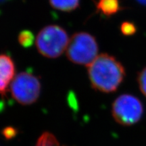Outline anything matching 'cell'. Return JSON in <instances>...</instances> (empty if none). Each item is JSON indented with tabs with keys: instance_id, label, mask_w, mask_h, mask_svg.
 <instances>
[{
	"instance_id": "5bb4252c",
	"label": "cell",
	"mask_w": 146,
	"mask_h": 146,
	"mask_svg": "<svg viewBox=\"0 0 146 146\" xmlns=\"http://www.w3.org/2000/svg\"><path fill=\"white\" fill-rule=\"evenodd\" d=\"M6 0H0V2H1V1H5Z\"/></svg>"
},
{
	"instance_id": "7a4b0ae2",
	"label": "cell",
	"mask_w": 146,
	"mask_h": 146,
	"mask_svg": "<svg viewBox=\"0 0 146 146\" xmlns=\"http://www.w3.org/2000/svg\"><path fill=\"white\" fill-rule=\"evenodd\" d=\"M67 32L62 27L51 25L43 27L35 39L38 52L45 58L54 59L66 50L69 43Z\"/></svg>"
},
{
	"instance_id": "ba28073f",
	"label": "cell",
	"mask_w": 146,
	"mask_h": 146,
	"mask_svg": "<svg viewBox=\"0 0 146 146\" xmlns=\"http://www.w3.org/2000/svg\"><path fill=\"white\" fill-rule=\"evenodd\" d=\"M49 1L55 10L65 12H72L80 5V0H49Z\"/></svg>"
},
{
	"instance_id": "3957f363",
	"label": "cell",
	"mask_w": 146,
	"mask_h": 146,
	"mask_svg": "<svg viewBox=\"0 0 146 146\" xmlns=\"http://www.w3.org/2000/svg\"><path fill=\"white\" fill-rule=\"evenodd\" d=\"M99 47L96 37L89 33H74L69 40L67 58L78 65L89 66L98 56Z\"/></svg>"
},
{
	"instance_id": "30bf717a",
	"label": "cell",
	"mask_w": 146,
	"mask_h": 146,
	"mask_svg": "<svg viewBox=\"0 0 146 146\" xmlns=\"http://www.w3.org/2000/svg\"><path fill=\"white\" fill-rule=\"evenodd\" d=\"M18 41L22 47L29 48L32 46L35 41L34 35L29 30L22 31L18 36Z\"/></svg>"
},
{
	"instance_id": "52a82bcc",
	"label": "cell",
	"mask_w": 146,
	"mask_h": 146,
	"mask_svg": "<svg viewBox=\"0 0 146 146\" xmlns=\"http://www.w3.org/2000/svg\"><path fill=\"white\" fill-rule=\"evenodd\" d=\"M96 8L98 12L104 16L110 17L120 10L119 0H98Z\"/></svg>"
},
{
	"instance_id": "9c48e42d",
	"label": "cell",
	"mask_w": 146,
	"mask_h": 146,
	"mask_svg": "<svg viewBox=\"0 0 146 146\" xmlns=\"http://www.w3.org/2000/svg\"><path fill=\"white\" fill-rule=\"evenodd\" d=\"M35 146H60V143L54 135L45 132L39 137Z\"/></svg>"
},
{
	"instance_id": "277c9868",
	"label": "cell",
	"mask_w": 146,
	"mask_h": 146,
	"mask_svg": "<svg viewBox=\"0 0 146 146\" xmlns=\"http://www.w3.org/2000/svg\"><path fill=\"white\" fill-rule=\"evenodd\" d=\"M12 96L20 104L31 105L39 99L41 91L39 78L33 73H18L10 85Z\"/></svg>"
},
{
	"instance_id": "7c38bea8",
	"label": "cell",
	"mask_w": 146,
	"mask_h": 146,
	"mask_svg": "<svg viewBox=\"0 0 146 146\" xmlns=\"http://www.w3.org/2000/svg\"><path fill=\"white\" fill-rule=\"evenodd\" d=\"M137 83L140 91L146 98V67L139 72L137 75Z\"/></svg>"
},
{
	"instance_id": "5b68a950",
	"label": "cell",
	"mask_w": 146,
	"mask_h": 146,
	"mask_svg": "<svg viewBox=\"0 0 146 146\" xmlns=\"http://www.w3.org/2000/svg\"><path fill=\"white\" fill-rule=\"evenodd\" d=\"M144 108L141 100L131 94L120 95L112 106V114L116 123L123 126L135 125L141 119Z\"/></svg>"
},
{
	"instance_id": "6da1fadb",
	"label": "cell",
	"mask_w": 146,
	"mask_h": 146,
	"mask_svg": "<svg viewBox=\"0 0 146 146\" xmlns=\"http://www.w3.org/2000/svg\"><path fill=\"white\" fill-rule=\"evenodd\" d=\"M91 86L102 93H112L123 83L126 72L123 65L114 56L102 54L87 66Z\"/></svg>"
},
{
	"instance_id": "8fae6325",
	"label": "cell",
	"mask_w": 146,
	"mask_h": 146,
	"mask_svg": "<svg viewBox=\"0 0 146 146\" xmlns=\"http://www.w3.org/2000/svg\"><path fill=\"white\" fill-rule=\"evenodd\" d=\"M120 31L124 35L131 36L135 33L137 27L135 24L131 22H124L120 26Z\"/></svg>"
},
{
	"instance_id": "4fadbf2b",
	"label": "cell",
	"mask_w": 146,
	"mask_h": 146,
	"mask_svg": "<svg viewBox=\"0 0 146 146\" xmlns=\"http://www.w3.org/2000/svg\"><path fill=\"white\" fill-rule=\"evenodd\" d=\"M139 3H141L142 5H146V0H137Z\"/></svg>"
},
{
	"instance_id": "8992f818",
	"label": "cell",
	"mask_w": 146,
	"mask_h": 146,
	"mask_svg": "<svg viewBox=\"0 0 146 146\" xmlns=\"http://www.w3.org/2000/svg\"><path fill=\"white\" fill-rule=\"evenodd\" d=\"M16 67L14 60L10 56L0 54V94L4 95L8 91L15 77Z\"/></svg>"
}]
</instances>
